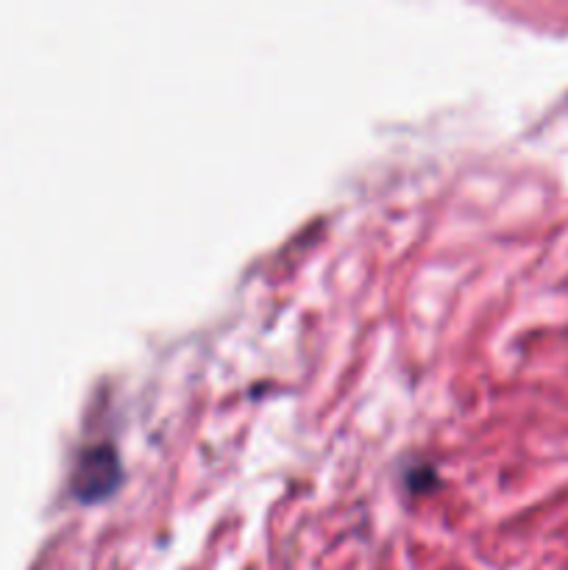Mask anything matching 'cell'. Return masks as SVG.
<instances>
[{"label": "cell", "instance_id": "cell-1", "mask_svg": "<svg viewBox=\"0 0 568 570\" xmlns=\"http://www.w3.org/2000/svg\"><path fill=\"white\" fill-rule=\"evenodd\" d=\"M117 482H120V460L109 443L81 451L76 473H72V490L84 501L104 499L117 488Z\"/></svg>", "mask_w": 568, "mask_h": 570}]
</instances>
